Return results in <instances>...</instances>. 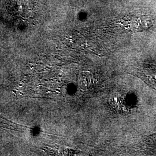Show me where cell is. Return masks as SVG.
<instances>
[{
  "label": "cell",
  "mask_w": 156,
  "mask_h": 156,
  "mask_svg": "<svg viewBox=\"0 0 156 156\" xmlns=\"http://www.w3.org/2000/svg\"><path fill=\"white\" fill-rule=\"evenodd\" d=\"M120 24L126 30L140 32L151 28L153 25V20L149 15L138 13L124 17L120 20Z\"/></svg>",
  "instance_id": "6da1fadb"
},
{
  "label": "cell",
  "mask_w": 156,
  "mask_h": 156,
  "mask_svg": "<svg viewBox=\"0 0 156 156\" xmlns=\"http://www.w3.org/2000/svg\"><path fill=\"white\" fill-rule=\"evenodd\" d=\"M155 138H156V136H155Z\"/></svg>",
  "instance_id": "7a4b0ae2"
}]
</instances>
